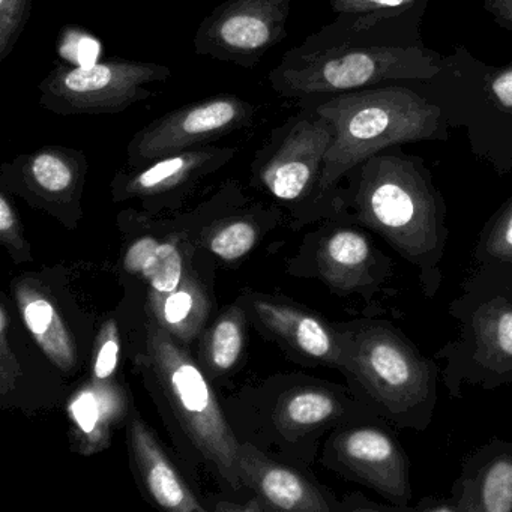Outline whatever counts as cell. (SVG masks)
I'll return each mask as SVG.
<instances>
[{"instance_id":"277c9868","label":"cell","mask_w":512,"mask_h":512,"mask_svg":"<svg viewBox=\"0 0 512 512\" xmlns=\"http://www.w3.org/2000/svg\"><path fill=\"white\" fill-rule=\"evenodd\" d=\"M343 335L349 391L376 415L403 430L425 431L437 406L442 371L383 317L337 323Z\"/></svg>"},{"instance_id":"8fae6325","label":"cell","mask_w":512,"mask_h":512,"mask_svg":"<svg viewBox=\"0 0 512 512\" xmlns=\"http://www.w3.org/2000/svg\"><path fill=\"white\" fill-rule=\"evenodd\" d=\"M323 461L344 478L359 482L398 509H413L410 461L395 427L382 418L335 428Z\"/></svg>"},{"instance_id":"4fadbf2b","label":"cell","mask_w":512,"mask_h":512,"mask_svg":"<svg viewBox=\"0 0 512 512\" xmlns=\"http://www.w3.org/2000/svg\"><path fill=\"white\" fill-rule=\"evenodd\" d=\"M326 227L314 245L313 271L340 295L371 302L385 292L394 262L376 247L364 227L343 217Z\"/></svg>"},{"instance_id":"7a4b0ae2","label":"cell","mask_w":512,"mask_h":512,"mask_svg":"<svg viewBox=\"0 0 512 512\" xmlns=\"http://www.w3.org/2000/svg\"><path fill=\"white\" fill-rule=\"evenodd\" d=\"M298 103L313 107L335 128L319 185V211L328 214H334L340 182L362 161L392 146L451 137L452 127L442 107L410 83H389Z\"/></svg>"},{"instance_id":"484cf974","label":"cell","mask_w":512,"mask_h":512,"mask_svg":"<svg viewBox=\"0 0 512 512\" xmlns=\"http://www.w3.org/2000/svg\"><path fill=\"white\" fill-rule=\"evenodd\" d=\"M124 266L130 274L142 275L157 293L173 292L185 277L184 259L176 244L149 236L128 248Z\"/></svg>"},{"instance_id":"e575fe53","label":"cell","mask_w":512,"mask_h":512,"mask_svg":"<svg viewBox=\"0 0 512 512\" xmlns=\"http://www.w3.org/2000/svg\"><path fill=\"white\" fill-rule=\"evenodd\" d=\"M218 511H262V509H271L269 508L268 503H260L259 500H254V502L247 503V505H235V503H227L223 502L220 505H217Z\"/></svg>"},{"instance_id":"9a60e30c","label":"cell","mask_w":512,"mask_h":512,"mask_svg":"<svg viewBox=\"0 0 512 512\" xmlns=\"http://www.w3.org/2000/svg\"><path fill=\"white\" fill-rule=\"evenodd\" d=\"M236 152L235 146L208 145L160 158L139 169L119 172L113 181V194L119 200L133 197L154 200L185 193L229 164Z\"/></svg>"},{"instance_id":"836d02e7","label":"cell","mask_w":512,"mask_h":512,"mask_svg":"<svg viewBox=\"0 0 512 512\" xmlns=\"http://www.w3.org/2000/svg\"><path fill=\"white\" fill-rule=\"evenodd\" d=\"M413 509L422 512H458L457 506L454 505L451 497L449 499L424 497V499L419 500L418 505L413 506Z\"/></svg>"},{"instance_id":"f546056e","label":"cell","mask_w":512,"mask_h":512,"mask_svg":"<svg viewBox=\"0 0 512 512\" xmlns=\"http://www.w3.org/2000/svg\"><path fill=\"white\" fill-rule=\"evenodd\" d=\"M121 337L115 320H107L98 334L95 344L94 361H92V380L94 382H113L119 365Z\"/></svg>"},{"instance_id":"7c38bea8","label":"cell","mask_w":512,"mask_h":512,"mask_svg":"<svg viewBox=\"0 0 512 512\" xmlns=\"http://www.w3.org/2000/svg\"><path fill=\"white\" fill-rule=\"evenodd\" d=\"M293 0H224L193 38L196 55L253 70L287 38Z\"/></svg>"},{"instance_id":"ffe728a7","label":"cell","mask_w":512,"mask_h":512,"mask_svg":"<svg viewBox=\"0 0 512 512\" xmlns=\"http://www.w3.org/2000/svg\"><path fill=\"white\" fill-rule=\"evenodd\" d=\"M253 308L260 322L299 355L343 370V335L337 325L310 311L266 299H256Z\"/></svg>"},{"instance_id":"83f0119b","label":"cell","mask_w":512,"mask_h":512,"mask_svg":"<svg viewBox=\"0 0 512 512\" xmlns=\"http://www.w3.org/2000/svg\"><path fill=\"white\" fill-rule=\"evenodd\" d=\"M215 230L209 238V250L226 262L241 259L256 245V224L245 218L230 220Z\"/></svg>"},{"instance_id":"d6a6232c","label":"cell","mask_w":512,"mask_h":512,"mask_svg":"<svg viewBox=\"0 0 512 512\" xmlns=\"http://www.w3.org/2000/svg\"><path fill=\"white\" fill-rule=\"evenodd\" d=\"M482 5L500 28L512 32V0H482Z\"/></svg>"},{"instance_id":"f1b7e54d","label":"cell","mask_w":512,"mask_h":512,"mask_svg":"<svg viewBox=\"0 0 512 512\" xmlns=\"http://www.w3.org/2000/svg\"><path fill=\"white\" fill-rule=\"evenodd\" d=\"M34 0H0V61L13 55L32 14Z\"/></svg>"},{"instance_id":"ac0fdd59","label":"cell","mask_w":512,"mask_h":512,"mask_svg":"<svg viewBox=\"0 0 512 512\" xmlns=\"http://www.w3.org/2000/svg\"><path fill=\"white\" fill-rule=\"evenodd\" d=\"M380 418L352 392L328 383L299 386L283 395L277 421L287 436L304 437L349 422Z\"/></svg>"},{"instance_id":"6da1fadb","label":"cell","mask_w":512,"mask_h":512,"mask_svg":"<svg viewBox=\"0 0 512 512\" xmlns=\"http://www.w3.org/2000/svg\"><path fill=\"white\" fill-rule=\"evenodd\" d=\"M338 188L334 217L379 235L418 271L422 293L433 299L443 283L449 229L446 205L422 158L392 146L362 161Z\"/></svg>"},{"instance_id":"8992f818","label":"cell","mask_w":512,"mask_h":512,"mask_svg":"<svg viewBox=\"0 0 512 512\" xmlns=\"http://www.w3.org/2000/svg\"><path fill=\"white\" fill-rule=\"evenodd\" d=\"M146 349L158 386L191 442L217 467L227 484L235 490L241 488V445L224 419L208 379L179 341L155 322L148 325Z\"/></svg>"},{"instance_id":"cb8c5ba5","label":"cell","mask_w":512,"mask_h":512,"mask_svg":"<svg viewBox=\"0 0 512 512\" xmlns=\"http://www.w3.org/2000/svg\"><path fill=\"white\" fill-rule=\"evenodd\" d=\"M16 298L23 322L44 355L61 370L76 367V343L52 299L31 281L16 287Z\"/></svg>"},{"instance_id":"3957f363","label":"cell","mask_w":512,"mask_h":512,"mask_svg":"<svg viewBox=\"0 0 512 512\" xmlns=\"http://www.w3.org/2000/svg\"><path fill=\"white\" fill-rule=\"evenodd\" d=\"M443 62L445 56L422 43H374L334 20L286 52L268 80L286 100H319L389 83L424 82L442 71Z\"/></svg>"},{"instance_id":"4dcf8cb0","label":"cell","mask_w":512,"mask_h":512,"mask_svg":"<svg viewBox=\"0 0 512 512\" xmlns=\"http://www.w3.org/2000/svg\"><path fill=\"white\" fill-rule=\"evenodd\" d=\"M11 319L8 314L7 305H0V392L2 397H7L10 392L16 389L22 370L16 353L11 349L10 334Z\"/></svg>"},{"instance_id":"7402d4cb","label":"cell","mask_w":512,"mask_h":512,"mask_svg":"<svg viewBox=\"0 0 512 512\" xmlns=\"http://www.w3.org/2000/svg\"><path fill=\"white\" fill-rule=\"evenodd\" d=\"M127 410L124 391L113 382H94L80 388L68 403L74 439L85 455L109 446L112 430Z\"/></svg>"},{"instance_id":"5bb4252c","label":"cell","mask_w":512,"mask_h":512,"mask_svg":"<svg viewBox=\"0 0 512 512\" xmlns=\"http://www.w3.org/2000/svg\"><path fill=\"white\" fill-rule=\"evenodd\" d=\"M88 173L85 152L68 146H43L2 167V188L47 205L79 203Z\"/></svg>"},{"instance_id":"e0dca14e","label":"cell","mask_w":512,"mask_h":512,"mask_svg":"<svg viewBox=\"0 0 512 512\" xmlns=\"http://www.w3.org/2000/svg\"><path fill=\"white\" fill-rule=\"evenodd\" d=\"M242 482L259 494L271 509L295 512H332L346 509L328 491L301 473L269 460L259 449L244 443L239 449Z\"/></svg>"},{"instance_id":"4316f807","label":"cell","mask_w":512,"mask_h":512,"mask_svg":"<svg viewBox=\"0 0 512 512\" xmlns=\"http://www.w3.org/2000/svg\"><path fill=\"white\" fill-rule=\"evenodd\" d=\"M244 347V313L232 308L220 317L209 331L206 341V359L217 373L232 370Z\"/></svg>"},{"instance_id":"52a82bcc","label":"cell","mask_w":512,"mask_h":512,"mask_svg":"<svg viewBox=\"0 0 512 512\" xmlns=\"http://www.w3.org/2000/svg\"><path fill=\"white\" fill-rule=\"evenodd\" d=\"M460 323L454 340L437 352L445 361L440 379L452 398L463 386L493 391L512 386V296L496 290H463L449 304Z\"/></svg>"},{"instance_id":"d6986e66","label":"cell","mask_w":512,"mask_h":512,"mask_svg":"<svg viewBox=\"0 0 512 512\" xmlns=\"http://www.w3.org/2000/svg\"><path fill=\"white\" fill-rule=\"evenodd\" d=\"M430 0H329L337 22L382 44H421Z\"/></svg>"},{"instance_id":"44dd1931","label":"cell","mask_w":512,"mask_h":512,"mask_svg":"<svg viewBox=\"0 0 512 512\" xmlns=\"http://www.w3.org/2000/svg\"><path fill=\"white\" fill-rule=\"evenodd\" d=\"M131 449L146 490L161 508L175 512H203L205 508L191 493L142 419L131 418L128 425Z\"/></svg>"},{"instance_id":"30bf717a","label":"cell","mask_w":512,"mask_h":512,"mask_svg":"<svg viewBox=\"0 0 512 512\" xmlns=\"http://www.w3.org/2000/svg\"><path fill=\"white\" fill-rule=\"evenodd\" d=\"M259 107L235 94L185 104L137 131L128 143V164L139 169L160 158L212 145L256 124Z\"/></svg>"},{"instance_id":"2e32d148","label":"cell","mask_w":512,"mask_h":512,"mask_svg":"<svg viewBox=\"0 0 512 512\" xmlns=\"http://www.w3.org/2000/svg\"><path fill=\"white\" fill-rule=\"evenodd\" d=\"M458 512H512V442L491 439L470 452L451 487Z\"/></svg>"},{"instance_id":"1f68e13d","label":"cell","mask_w":512,"mask_h":512,"mask_svg":"<svg viewBox=\"0 0 512 512\" xmlns=\"http://www.w3.org/2000/svg\"><path fill=\"white\" fill-rule=\"evenodd\" d=\"M0 239L14 253H25V241H23L22 229H20L19 217L16 208L11 202L8 191L0 194Z\"/></svg>"},{"instance_id":"5b68a950","label":"cell","mask_w":512,"mask_h":512,"mask_svg":"<svg viewBox=\"0 0 512 512\" xmlns=\"http://www.w3.org/2000/svg\"><path fill=\"white\" fill-rule=\"evenodd\" d=\"M415 89L442 107L452 128H467L473 154L499 175L512 170V64L488 67L455 50L433 79Z\"/></svg>"},{"instance_id":"ba28073f","label":"cell","mask_w":512,"mask_h":512,"mask_svg":"<svg viewBox=\"0 0 512 512\" xmlns=\"http://www.w3.org/2000/svg\"><path fill=\"white\" fill-rule=\"evenodd\" d=\"M170 77L166 65L134 59L61 64L41 80L40 104L59 116L116 115L154 97L151 86Z\"/></svg>"},{"instance_id":"9c48e42d","label":"cell","mask_w":512,"mask_h":512,"mask_svg":"<svg viewBox=\"0 0 512 512\" xmlns=\"http://www.w3.org/2000/svg\"><path fill=\"white\" fill-rule=\"evenodd\" d=\"M335 128L310 106L272 128L251 164L254 182L286 203H310L319 211V185Z\"/></svg>"},{"instance_id":"d4e9b609","label":"cell","mask_w":512,"mask_h":512,"mask_svg":"<svg viewBox=\"0 0 512 512\" xmlns=\"http://www.w3.org/2000/svg\"><path fill=\"white\" fill-rule=\"evenodd\" d=\"M149 311L154 322L179 343H188L199 334L208 317V299L200 284L185 275L173 292L149 290Z\"/></svg>"},{"instance_id":"603a6c76","label":"cell","mask_w":512,"mask_h":512,"mask_svg":"<svg viewBox=\"0 0 512 512\" xmlns=\"http://www.w3.org/2000/svg\"><path fill=\"white\" fill-rule=\"evenodd\" d=\"M461 290H496L512 296V197L482 227Z\"/></svg>"}]
</instances>
